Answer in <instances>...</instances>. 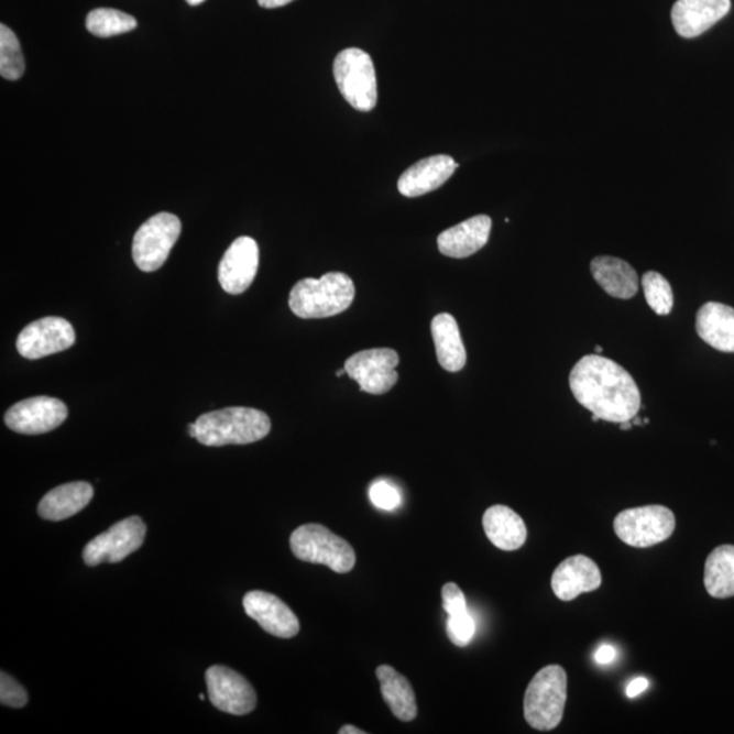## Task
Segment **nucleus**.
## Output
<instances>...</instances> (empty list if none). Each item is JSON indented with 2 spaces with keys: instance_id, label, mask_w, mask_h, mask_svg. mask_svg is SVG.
I'll return each mask as SVG.
<instances>
[{
  "instance_id": "nucleus-1",
  "label": "nucleus",
  "mask_w": 734,
  "mask_h": 734,
  "mask_svg": "<svg viewBox=\"0 0 734 734\" xmlns=\"http://www.w3.org/2000/svg\"><path fill=\"white\" fill-rule=\"evenodd\" d=\"M576 401L611 424L633 420L640 409V392L620 363L599 354L582 357L570 373Z\"/></svg>"
},
{
  "instance_id": "nucleus-2",
  "label": "nucleus",
  "mask_w": 734,
  "mask_h": 734,
  "mask_svg": "<svg viewBox=\"0 0 734 734\" xmlns=\"http://www.w3.org/2000/svg\"><path fill=\"white\" fill-rule=\"evenodd\" d=\"M355 298V285L349 275L328 273L320 280L306 277L293 287L288 305L300 319H326L350 308Z\"/></svg>"
},
{
  "instance_id": "nucleus-3",
  "label": "nucleus",
  "mask_w": 734,
  "mask_h": 734,
  "mask_svg": "<svg viewBox=\"0 0 734 734\" xmlns=\"http://www.w3.org/2000/svg\"><path fill=\"white\" fill-rule=\"evenodd\" d=\"M196 439L205 447L247 445L270 435L271 420L260 409L230 407L199 416Z\"/></svg>"
},
{
  "instance_id": "nucleus-4",
  "label": "nucleus",
  "mask_w": 734,
  "mask_h": 734,
  "mask_svg": "<svg viewBox=\"0 0 734 734\" xmlns=\"http://www.w3.org/2000/svg\"><path fill=\"white\" fill-rule=\"evenodd\" d=\"M566 701H568L566 670L559 666L543 668L525 691V720L536 731H552L562 722Z\"/></svg>"
},
{
  "instance_id": "nucleus-5",
  "label": "nucleus",
  "mask_w": 734,
  "mask_h": 734,
  "mask_svg": "<svg viewBox=\"0 0 734 734\" xmlns=\"http://www.w3.org/2000/svg\"><path fill=\"white\" fill-rule=\"evenodd\" d=\"M291 547L299 560L327 566L335 573H349L357 563L354 548L320 524H305L294 530Z\"/></svg>"
},
{
  "instance_id": "nucleus-6",
  "label": "nucleus",
  "mask_w": 734,
  "mask_h": 734,
  "mask_svg": "<svg viewBox=\"0 0 734 734\" xmlns=\"http://www.w3.org/2000/svg\"><path fill=\"white\" fill-rule=\"evenodd\" d=\"M333 75L344 100L360 112L373 111L377 106V77L372 57L360 48L339 52L333 63Z\"/></svg>"
},
{
  "instance_id": "nucleus-7",
  "label": "nucleus",
  "mask_w": 734,
  "mask_h": 734,
  "mask_svg": "<svg viewBox=\"0 0 734 734\" xmlns=\"http://www.w3.org/2000/svg\"><path fill=\"white\" fill-rule=\"evenodd\" d=\"M676 528L675 514L661 505L627 508L617 514L614 529L626 545L647 548L669 539Z\"/></svg>"
},
{
  "instance_id": "nucleus-8",
  "label": "nucleus",
  "mask_w": 734,
  "mask_h": 734,
  "mask_svg": "<svg viewBox=\"0 0 734 734\" xmlns=\"http://www.w3.org/2000/svg\"><path fill=\"white\" fill-rule=\"evenodd\" d=\"M182 233V222L171 212L147 219L135 233L132 258L143 273H153L165 264Z\"/></svg>"
},
{
  "instance_id": "nucleus-9",
  "label": "nucleus",
  "mask_w": 734,
  "mask_h": 734,
  "mask_svg": "<svg viewBox=\"0 0 734 734\" xmlns=\"http://www.w3.org/2000/svg\"><path fill=\"white\" fill-rule=\"evenodd\" d=\"M146 530V525L138 516L114 524L113 527L102 532L85 547L83 554L85 563L95 568V566L103 562H121L142 547Z\"/></svg>"
},
{
  "instance_id": "nucleus-10",
  "label": "nucleus",
  "mask_w": 734,
  "mask_h": 734,
  "mask_svg": "<svg viewBox=\"0 0 734 734\" xmlns=\"http://www.w3.org/2000/svg\"><path fill=\"white\" fill-rule=\"evenodd\" d=\"M401 357L392 349H372L351 355L344 369L351 380L360 384L362 392L370 395H384L396 385V368Z\"/></svg>"
},
{
  "instance_id": "nucleus-11",
  "label": "nucleus",
  "mask_w": 734,
  "mask_h": 734,
  "mask_svg": "<svg viewBox=\"0 0 734 734\" xmlns=\"http://www.w3.org/2000/svg\"><path fill=\"white\" fill-rule=\"evenodd\" d=\"M206 683L212 706L223 713L245 715L256 708V691L244 676L233 669L222 666L208 668Z\"/></svg>"
},
{
  "instance_id": "nucleus-12",
  "label": "nucleus",
  "mask_w": 734,
  "mask_h": 734,
  "mask_svg": "<svg viewBox=\"0 0 734 734\" xmlns=\"http://www.w3.org/2000/svg\"><path fill=\"white\" fill-rule=\"evenodd\" d=\"M67 415V406L59 398L37 396L14 404L6 413L4 421L20 435L37 436L57 429Z\"/></svg>"
},
{
  "instance_id": "nucleus-13",
  "label": "nucleus",
  "mask_w": 734,
  "mask_h": 734,
  "mask_svg": "<svg viewBox=\"0 0 734 734\" xmlns=\"http://www.w3.org/2000/svg\"><path fill=\"white\" fill-rule=\"evenodd\" d=\"M74 343L75 331L72 324L62 317H44L22 329L17 339V350L26 360H40L65 351Z\"/></svg>"
},
{
  "instance_id": "nucleus-14",
  "label": "nucleus",
  "mask_w": 734,
  "mask_h": 734,
  "mask_svg": "<svg viewBox=\"0 0 734 734\" xmlns=\"http://www.w3.org/2000/svg\"><path fill=\"white\" fill-rule=\"evenodd\" d=\"M259 269V245L251 237H239L223 254L218 267L219 285L229 294L250 288Z\"/></svg>"
},
{
  "instance_id": "nucleus-15",
  "label": "nucleus",
  "mask_w": 734,
  "mask_h": 734,
  "mask_svg": "<svg viewBox=\"0 0 734 734\" xmlns=\"http://www.w3.org/2000/svg\"><path fill=\"white\" fill-rule=\"evenodd\" d=\"M242 604L247 615L256 621L264 632L285 639L296 637L299 633L297 615L275 594L252 591L245 594Z\"/></svg>"
},
{
  "instance_id": "nucleus-16",
  "label": "nucleus",
  "mask_w": 734,
  "mask_h": 734,
  "mask_svg": "<svg viewBox=\"0 0 734 734\" xmlns=\"http://www.w3.org/2000/svg\"><path fill=\"white\" fill-rule=\"evenodd\" d=\"M731 8V0H678L673 4L670 19L679 36L693 39L724 19Z\"/></svg>"
},
{
  "instance_id": "nucleus-17",
  "label": "nucleus",
  "mask_w": 734,
  "mask_h": 734,
  "mask_svg": "<svg viewBox=\"0 0 734 734\" xmlns=\"http://www.w3.org/2000/svg\"><path fill=\"white\" fill-rule=\"evenodd\" d=\"M460 165L449 155H432L416 162L397 182L398 193L406 198H418L442 187Z\"/></svg>"
},
{
  "instance_id": "nucleus-18",
  "label": "nucleus",
  "mask_w": 734,
  "mask_h": 734,
  "mask_svg": "<svg viewBox=\"0 0 734 734\" xmlns=\"http://www.w3.org/2000/svg\"><path fill=\"white\" fill-rule=\"evenodd\" d=\"M601 585L599 566L585 555L565 559L551 578V587L559 600L571 601L582 593L598 591Z\"/></svg>"
},
{
  "instance_id": "nucleus-19",
  "label": "nucleus",
  "mask_w": 734,
  "mask_h": 734,
  "mask_svg": "<svg viewBox=\"0 0 734 734\" xmlns=\"http://www.w3.org/2000/svg\"><path fill=\"white\" fill-rule=\"evenodd\" d=\"M491 218L476 216L438 235V250L443 256L465 259L472 256L487 244L491 233Z\"/></svg>"
},
{
  "instance_id": "nucleus-20",
  "label": "nucleus",
  "mask_w": 734,
  "mask_h": 734,
  "mask_svg": "<svg viewBox=\"0 0 734 734\" xmlns=\"http://www.w3.org/2000/svg\"><path fill=\"white\" fill-rule=\"evenodd\" d=\"M485 536L502 551H516L527 541L528 530L524 519L504 505L491 506L483 516Z\"/></svg>"
},
{
  "instance_id": "nucleus-21",
  "label": "nucleus",
  "mask_w": 734,
  "mask_h": 734,
  "mask_svg": "<svg viewBox=\"0 0 734 734\" xmlns=\"http://www.w3.org/2000/svg\"><path fill=\"white\" fill-rule=\"evenodd\" d=\"M95 495L92 485L88 482H73L62 484L51 490L39 504L40 517L48 522H63L75 516L90 504Z\"/></svg>"
},
{
  "instance_id": "nucleus-22",
  "label": "nucleus",
  "mask_w": 734,
  "mask_h": 734,
  "mask_svg": "<svg viewBox=\"0 0 734 734\" xmlns=\"http://www.w3.org/2000/svg\"><path fill=\"white\" fill-rule=\"evenodd\" d=\"M697 332L704 342L722 352H734V309L708 303L697 315Z\"/></svg>"
},
{
  "instance_id": "nucleus-23",
  "label": "nucleus",
  "mask_w": 734,
  "mask_h": 734,
  "mask_svg": "<svg viewBox=\"0 0 734 734\" xmlns=\"http://www.w3.org/2000/svg\"><path fill=\"white\" fill-rule=\"evenodd\" d=\"M591 271L594 281L606 294L620 299H629L638 293L637 271L622 259L599 256L592 260Z\"/></svg>"
},
{
  "instance_id": "nucleus-24",
  "label": "nucleus",
  "mask_w": 734,
  "mask_h": 734,
  "mask_svg": "<svg viewBox=\"0 0 734 734\" xmlns=\"http://www.w3.org/2000/svg\"><path fill=\"white\" fill-rule=\"evenodd\" d=\"M431 335L439 365L450 373L464 369L467 351L454 317L449 314L437 315L431 321Z\"/></svg>"
},
{
  "instance_id": "nucleus-25",
  "label": "nucleus",
  "mask_w": 734,
  "mask_h": 734,
  "mask_svg": "<svg viewBox=\"0 0 734 734\" xmlns=\"http://www.w3.org/2000/svg\"><path fill=\"white\" fill-rule=\"evenodd\" d=\"M375 675L380 680L384 701L393 715L403 722L414 721L418 715V704L412 683L390 666H380Z\"/></svg>"
},
{
  "instance_id": "nucleus-26",
  "label": "nucleus",
  "mask_w": 734,
  "mask_h": 734,
  "mask_svg": "<svg viewBox=\"0 0 734 734\" xmlns=\"http://www.w3.org/2000/svg\"><path fill=\"white\" fill-rule=\"evenodd\" d=\"M704 587L710 596H734V546L716 547L704 563Z\"/></svg>"
},
{
  "instance_id": "nucleus-27",
  "label": "nucleus",
  "mask_w": 734,
  "mask_h": 734,
  "mask_svg": "<svg viewBox=\"0 0 734 734\" xmlns=\"http://www.w3.org/2000/svg\"><path fill=\"white\" fill-rule=\"evenodd\" d=\"M134 17L114 9H96L86 17V29L97 37L107 39L136 29Z\"/></svg>"
},
{
  "instance_id": "nucleus-28",
  "label": "nucleus",
  "mask_w": 734,
  "mask_h": 734,
  "mask_svg": "<svg viewBox=\"0 0 734 734\" xmlns=\"http://www.w3.org/2000/svg\"><path fill=\"white\" fill-rule=\"evenodd\" d=\"M25 73L20 40L9 26L0 25V75L8 80H19Z\"/></svg>"
},
{
  "instance_id": "nucleus-29",
  "label": "nucleus",
  "mask_w": 734,
  "mask_h": 734,
  "mask_svg": "<svg viewBox=\"0 0 734 734\" xmlns=\"http://www.w3.org/2000/svg\"><path fill=\"white\" fill-rule=\"evenodd\" d=\"M643 287L647 305L658 316H668L673 309L672 287L661 274L649 271L643 276Z\"/></svg>"
},
{
  "instance_id": "nucleus-30",
  "label": "nucleus",
  "mask_w": 734,
  "mask_h": 734,
  "mask_svg": "<svg viewBox=\"0 0 734 734\" xmlns=\"http://www.w3.org/2000/svg\"><path fill=\"white\" fill-rule=\"evenodd\" d=\"M369 499L375 507L385 512L396 511L402 505L401 490L385 479H380L370 485Z\"/></svg>"
},
{
  "instance_id": "nucleus-31",
  "label": "nucleus",
  "mask_w": 734,
  "mask_h": 734,
  "mask_svg": "<svg viewBox=\"0 0 734 734\" xmlns=\"http://www.w3.org/2000/svg\"><path fill=\"white\" fill-rule=\"evenodd\" d=\"M447 633L450 640L456 646L464 647L470 645L476 633V623L473 621L470 611L448 617Z\"/></svg>"
},
{
  "instance_id": "nucleus-32",
  "label": "nucleus",
  "mask_w": 734,
  "mask_h": 734,
  "mask_svg": "<svg viewBox=\"0 0 734 734\" xmlns=\"http://www.w3.org/2000/svg\"><path fill=\"white\" fill-rule=\"evenodd\" d=\"M28 701V692L19 681H15L10 675L2 672V676H0V702H2L3 706L22 709L26 706Z\"/></svg>"
},
{
  "instance_id": "nucleus-33",
  "label": "nucleus",
  "mask_w": 734,
  "mask_h": 734,
  "mask_svg": "<svg viewBox=\"0 0 734 734\" xmlns=\"http://www.w3.org/2000/svg\"><path fill=\"white\" fill-rule=\"evenodd\" d=\"M442 606L448 616L467 611V600L459 585L453 582L445 583L442 591Z\"/></svg>"
},
{
  "instance_id": "nucleus-34",
  "label": "nucleus",
  "mask_w": 734,
  "mask_h": 734,
  "mask_svg": "<svg viewBox=\"0 0 734 734\" xmlns=\"http://www.w3.org/2000/svg\"><path fill=\"white\" fill-rule=\"evenodd\" d=\"M615 658H616V650L611 645L601 646L596 653V661L601 664V666H606V664H611L612 661L615 660Z\"/></svg>"
},
{
  "instance_id": "nucleus-35",
  "label": "nucleus",
  "mask_w": 734,
  "mask_h": 734,
  "mask_svg": "<svg viewBox=\"0 0 734 734\" xmlns=\"http://www.w3.org/2000/svg\"><path fill=\"white\" fill-rule=\"evenodd\" d=\"M649 687V680L645 678H637L627 687V697L635 698L643 693Z\"/></svg>"
},
{
  "instance_id": "nucleus-36",
  "label": "nucleus",
  "mask_w": 734,
  "mask_h": 734,
  "mask_svg": "<svg viewBox=\"0 0 734 734\" xmlns=\"http://www.w3.org/2000/svg\"><path fill=\"white\" fill-rule=\"evenodd\" d=\"M258 2L264 9H277L294 2V0H258Z\"/></svg>"
},
{
  "instance_id": "nucleus-37",
  "label": "nucleus",
  "mask_w": 734,
  "mask_h": 734,
  "mask_svg": "<svg viewBox=\"0 0 734 734\" xmlns=\"http://www.w3.org/2000/svg\"><path fill=\"white\" fill-rule=\"evenodd\" d=\"M365 731L358 730L357 726L344 725L342 730L339 731V734H365Z\"/></svg>"
},
{
  "instance_id": "nucleus-38",
  "label": "nucleus",
  "mask_w": 734,
  "mask_h": 734,
  "mask_svg": "<svg viewBox=\"0 0 734 734\" xmlns=\"http://www.w3.org/2000/svg\"><path fill=\"white\" fill-rule=\"evenodd\" d=\"M188 435L193 438H196V435H198V429H196V424L188 425Z\"/></svg>"
},
{
  "instance_id": "nucleus-39",
  "label": "nucleus",
  "mask_w": 734,
  "mask_h": 734,
  "mask_svg": "<svg viewBox=\"0 0 734 734\" xmlns=\"http://www.w3.org/2000/svg\"><path fill=\"white\" fill-rule=\"evenodd\" d=\"M633 426H634V424H632V420L623 421V424H621V429L622 430H629V429H633Z\"/></svg>"
},
{
  "instance_id": "nucleus-40",
  "label": "nucleus",
  "mask_w": 734,
  "mask_h": 734,
  "mask_svg": "<svg viewBox=\"0 0 734 734\" xmlns=\"http://www.w3.org/2000/svg\"><path fill=\"white\" fill-rule=\"evenodd\" d=\"M190 6H198L205 2V0H185Z\"/></svg>"
},
{
  "instance_id": "nucleus-41",
  "label": "nucleus",
  "mask_w": 734,
  "mask_h": 734,
  "mask_svg": "<svg viewBox=\"0 0 734 734\" xmlns=\"http://www.w3.org/2000/svg\"><path fill=\"white\" fill-rule=\"evenodd\" d=\"M643 424H644V420H643V419H639V418H637V416H635V418H634V425H635V426H639V425H643Z\"/></svg>"
},
{
  "instance_id": "nucleus-42",
  "label": "nucleus",
  "mask_w": 734,
  "mask_h": 734,
  "mask_svg": "<svg viewBox=\"0 0 734 734\" xmlns=\"http://www.w3.org/2000/svg\"><path fill=\"white\" fill-rule=\"evenodd\" d=\"M594 351H596V354L601 355L603 354V347L596 346V349H594Z\"/></svg>"
},
{
  "instance_id": "nucleus-43",
  "label": "nucleus",
  "mask_w": 734,
  "mask_h": 734,
  "mask_svg": "<svg viewBox=\"0 0 734 734\" xmlns=\"http://www.w3.org/2000/svg\"><path fill=\"white\" fill-rule=\"evenodd\" d=\"M343 374H347V373H346V369H344V368H343V369H340V370H338V372H337V375H338V377H340V375H343Z\"/></svg>"
},
{
  "instance_id": "nucleus-44",
  "label": "nucleus",
  "mask_w": 734,
  "mask_h": 734,
  "mask_svg": "<svg viewBox=\"0 0 734 734\" xmlns=\"http://www.w3.org/2000/svg\"><path fill=\"white\" fill-rule=\"evenodd\" d=\"M199 699H200V701H205V695H201V693H200Z\"/></svg>"
}]
</instances>
